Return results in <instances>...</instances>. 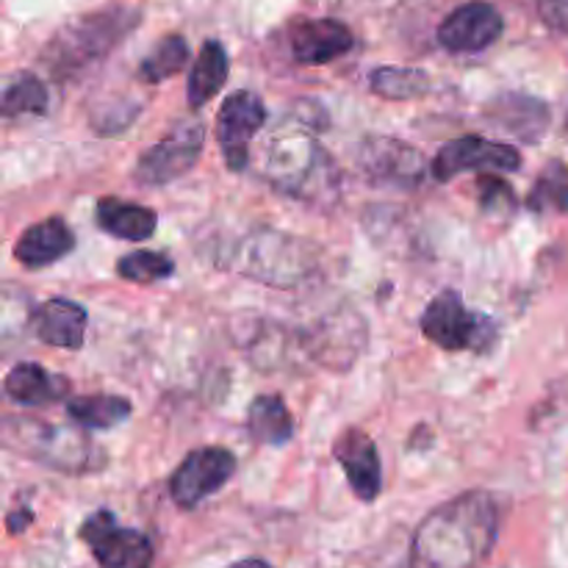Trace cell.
Returning <instances> with one entry per match:
<instances>
[{
	"mask_svg": "<svg viewBox=\"0 0 568 568\" xmlns=\"http://www.w3.org/2000/svg\"><path fill=\"white\" fill-rule=\"evenodd\" d=\"M67 414L75 425L89 427V430H109L133 414V405L114 394H87V397L67 399Z\"/></svg>",
	"mask_w": 568,
	"mask_h": 568,
	"instance_id": "cell-24",
	"label": "cell"
},
{
	"mask_svg": "<svg viewBox=\"0 0 568 568\" xmlns=\"http://www.w3.org/2000/svg\"><path fill=\"white\" fill-rule=\"evenodd\" d=\"M527 209L532 214H566L568 211V164L555 159L538 172L530 194H527Z\"/></svg>",
	"mask_w": 568,
	"mask_h": 568,
	"instance_id": "cell-25",
	"label": "cell"
},
{
	"mask_svg": "<svg viewBox=\"0 0 568 568\" xmlns=\"http://www.w3.org/2000/svg\"><path fill=\"white\" fill-rule=\"evenodd\" d=\"M521 166V155L516 148L503 142H491L483 136H460L444 144L433 159V178L436 181H453L466 170H497L516 172Z\"/></svg>",
	"mask_w": 568,
	"mask_h": 568,
	"instance_id": "cell-12",
	"label": "cell"
},
{
	"mask_svg": "<svg viewBox=\"0 0 568 568\" xmlns=\"http://www.w3.org/2000/svg\"><path fill=\"white\" fill-rule=\"evenodd\" d=\"M227 568H272L266 560H258V558H247V560H239V564L227 566Z\"/></svg>",
	"mask_w": 568,
	"mask_h": 568,
	"instance_id": "cell-33",
	"label": "cell"
},
{
	"mask_svg": "<svg viewBox=\"0 0 568 568\" xmlns=\"http://www.w3.org/2000/svg\"><path fill=\"white\" fill-rule=\"evenodd\" d=\"M499 508L488 491H466L433 508L410 544L414 568H477L497 544Z\"/></svg>",
	"mask_w": 568,
	"mask_h": 568,
	"instance_id": "cell-1",
	"label": "cell"
},
{
	"mask_svg": "<svg viewBox=\"0 0 568 568\" xmlns=\"http://www.w3.org/2000/svg\"><path fill=\"white\" fill-rule=\"evenodd\" d=\"M264 175L297 200H331L338 170L308 133H277L264 159Z\"/></svg>",
	"mask_w": 568,
	"mask_h": 568,
	"instance_id": "cell-3",
	"label": "cell"
},
{
	"mask_svg": "<svg viewBox=\"0 0 568 568\" xmlns=\"http://www.w3.org/2000/svg\"><path fill=\"white\" fill-rule=\"evenodd\" d=\"M233 264H239V272H244L247 277L286 288L303 283L311 275V270L316 266V250L303 239L261 227L242 239L236 255H233Z\"/></svg>",
	"mask_w": 568,
	"mask_h": 568,
	"instance_id": "cell-5",
	"label": "cell"
},
{
	"mask_svg": "<svg viewBox=\"0 0 568 568\" xmlns=\"http://www.w3.org/2000/svg\"><path fill=\"white\" fill-rule=\"evenodd\" d=\"M266 120L264 100L255 92L239 89L227 94L216 114V139H220L222 155H225L227 170L242 172L250 161V142L261 131Z\"/></svg>",
	"mask_w": 568,
	"mask_h": 568,
	"instance_id": "cell-11",
	"label": "cell"
},
{
	"mask_svg": "<svg viewBox=\"0 0 568 568\" xmlns=\"http://www.w3.org/2000/svg\"><path fill=\"white\" fill-rule=\"evenodd\" d=\"M486 116L505 133H514L521 142L532 144L547 136L549 109L538 98L530 94H499L494 103L486 105Z\"/></svg>",
	"mask_w": 568,
	"mask_h": 568,
	"instance_id": "cell-17",
	"label": "cell"
},
{
	"mask_svg": "<svg viewBox=\"0 0 568 568\" xmlns=\"http://www.w3.org/2000/svg\"><path fill=\"white\" fill-rule=\"evenodd\" d=\"M288 44L297 64H331L355 48V37L342 20L320 17V20H300L288 31Z\"/></svg>",
	"mask_w": 568,
	"mask_h": 568,
	"instance_id": "cell-14",
	"label": "cell"
},
{
	"mask_svg": "<svg viewBox=\"0 0 568 568\" xmlns=\"http://www.w3.org/2000/svg\"><path fill=\"white\" fill-rule=\"evenodd\" d=\"M227 72H231V59H227L225 44L209 39V42L200 48L197 61L192 64L186 83V98L192 109H203L211 98H216L222 87L227 81Z\"/></svg>",
	"mask_w": 568,
	"mask_h": 568,
	"instance_id": "cell-22",
	"label": "cell"
},
{
	"mask_svg": "<svg viewBox=\"0 0 568 568\" xmlns=\"http://www.w3.org/2000/svg\"><path fill=\"white\" fill-rule=\"evenodd\" d=\"M369 87L386 100H414L427 94L430 75L416 67H377L369 75Z\"/></svg>",
	"mask_w": 568,
	"mask_h": 568,
	"instance_id": "cell-26",
	"label": "cell"
},
{
	"mask_svg": "<svg viewBox=\"0 0 568 568\" xmlns=\"http://www.w3.org/2000/svg\"><path fill=\"white\" fill-rule=\"evenodd\" d=\"M189 61V42L181 33H166L139 64V81L161 83L178 75Z\"/></svg>",
	"mask_w": 568,
	"mask_h": 568,
	"instance_id": "cell-27",
	"label": "cell"
},
{
	"mask_svg": "<svg viewBox=\"0 0 568 568\" xmlns=\"http://www.w3.org/2000/svg\"><path fill=\"white\" fill-rule=\"evenodd\" d=\"M358 166L377 186L416 189L425 178V159L408 142L394 136H369L358 148Z\"/></svg>",
	"mask_w": 568,
	"mask_h": 568,
	"instance_id": "cell-10",
	"label": "cell"
},
{
	"mask_svg": "<svg viewBox=\"0 0 568 568\" xmlns=\"http://www.w3.org/2000/svg\"><path fill=\"white\" fill-rule=\"evenodd\" d=\"M419 327L427 342L447 349V353L471 349L477 355H486L499 338L497 322L491 316L466 308L455 288H444L427 303Z\"/></svg>",
	"mask_w": 568,
	"mask_h": 568,
	"instance_id": "cell-6",
	"label": "cell"
},
{
	"mask_svg": "<svg viewBox=\"0 0 568 568\" xmlns=\"http://www.w3.org/2000/svg\"><path fill=\"white\" fill-rule=\"evenodd\" d=\"M139 20L142 14L133 6H109V9L75 17L44 44L42 64L59 81L78 78L89 67L103 61L139 26Z\"/></svg>",
	"mask_w": 568,
	"mask_h": 568,
	"instance_id": "cell-2",
	"label": "cell"
},
{
	"mask_svg": "<svg viewBox=\"0 0 568 568\" xmlns=\"http://www.w3.org/2000/svg\"><path fill=\"white\" fill-rule=\"evenodd\" d=\"M31 525H33V510H28V508H17L14 514H9V519H6V527H9L11 536L28 530Z\"/></svg>",
	"mask_w": 568,
	"mask_h": 568,
	"instance_id": "cell-32",
	"label": "cell"
},
{
	"mask_svg": "<svg viewBox=\"0 0 568 568\" xmlns=\"http://www.w3.org/2000/svg\"><path fill=\"white\" fill-rule=\"evenodd\" d=\"M236 475V455L225 447H200L183 458L170 477V497L178 508L192 510L220 491Z\"/></svg>",
	"mask_w": 568,
	"mask_h": 568,
	"instance_id": "cell-9",
	"label": "cell"
},
{
	"mask_svg": "<svg viewBox=\"0 0 568 568\" xmlns=\"http://www.w3.org/2000/svg\"><path fill=\"white\" fill-rule=\"evenodd\" d=\"M98 225L105 233L125 242H148L159 227V216L155 211L144 209L139 203H125L120 197H103L98 203Z\"/></svg>",
	"mask_w": 568,
	"mask_h": 568,
	"instance_id": "cell-21",
	"label": "cell"
},
{
	"mask_svg": "<svg viewBox=\"0 0 568 568\" xmlns=\"http://www.w3.org/2000/svg\"><path fill=\"white\" fill-rule=\"evenodd\" d=\"M333 458L338 460V466L347 475L349 488H353V494L361 503H375L381 497V453H377L375 442L364 430L353 427V430L342 433L338 442L333 444Z\"/></svg>",
	"mask_w": 568,
	"mask_h": 568,
	"instance_id": "cell-15",
	"label": "cell"
},
{
	"mask_svg": "<svg viewBox=\"0 0 568 568\" xmlns=\"http://www.w3.org/2000/svg\"><path fill=\"white\" fill-rule=\"evenodd\" d=\"M78 538L92 549L100 568H150L153 541L144 532L116 525L111 510H94L78 530Z\"/></svg>",
	"mask_w": 568,
	"mask_h": 568,
	"instance_id": "cell-8",
	"label": "cell"
},
{
	"mask_svg": "<svg viewBox=\"0 0 568 568\" xmlns=\"http://www.w3.org/2000/svg\"><path fill=\"white\" fill-rule=\"evenodd\" d=\"M366 338V325L358 314H333L316 327L314 333V355H320L327 366H338L342 369V361L338 355H344L347 366L358 358L361 347H364Z\"/></svg>",
	"mask_w": 568,
	"mask_h": 568,
	"instance_id": "cell-19",
	"label": "cell"
},
{
	"mask_svg": "<svg viewBox=\"0 0 568 568\" xmlns=\"http://www.w3.org/2000/svg\"><path fill=\"white\" fill-rule=\"evenodd\" d=\"M72 247H75V233L61 216H50L20 233L14 244V258L28 270H39V266H50L64 258Z\"/></svg>",
	"mask_w": 568,
	"mask_h": 568,
	"instance_id": "cell-18",
	"label": "cell"
},
{
	"mask_svg": "<svg viewBox=\"0 0 568 568\" xmlns=\"http://www.w3.org/2000/svg\"><path fill=\"white\" fill-rule=\"evenodd\" d=\"M6 447L14 453L26 455V458L39 460L42 466L59 471H89L100 466L103 453L92 447L83 433L67 425H48V422L37 419V416H9L3 427Z\"/></svg>",
	"mask_w": 568,
	"mask_h": 568,
	"instance_id": "cell-4",
	"label": "cell"
},
{
	"mask_svg": "<svg viewBox=\"0 0 568 568\" xmlns=\"http://www.w3.org/2000/svg\"><path fill=\"white\" fill-rule=\"evenodd\" d=\"M175 264H172L170 255L155 253V250H136V253L122 255L120 264H116V275L122 281L139 283V286H150V283H159L172 277Z\"/></svg>",
	"mask_w": 568,
	"mask_h": 568,
	"instance_id": "cell-29",
	"label": "cell"
},
{
	"mask_svg": "<svg viewBox=\"0 0 568 568\" xmlns=\"http://www.w3.org/2000/svg\"><path fill=\"white\" fill-rule=\"evenodd\" d=\"M205 142V125L200 120H183L166 133L161 142L144 150L139 155L136 166H133V178L142 186H164L175 178L186 175L194 164H197L200 153H203Z\"/></svg>",
	"mask_w": 568,
	"mask_h": 568,
	"instance_id": "cell-7",
	"label": "cell"
},
{
	"mask_svg": "<svg viewBox=\"0 0 568 568\" xmlns=\"http://www.w3.org/2000/svg\"><path fill=\"white\" fill-rule=\"evenodd\" d=\"M536 6L549 28L568 33V0H536Z\"/></svg>",
	"mask_w": 568,
	"mask_h": 568,
	"instance_id": "cell-31",
	"label": "cell"
},
{
	"mask_svg": "<svg viewBox=\"0 0 568 568\" xmlns=\"http://www.w3.org/2000/svg\"><path fill=\"white\" fill-rule=\"evenodd\" d=\"M3 388L20 405H50L70 394V381L39 364H17L6 375Z\"/></svg>",
	"mask_w": 568,
	"mask_h": 568,
	"instance_id": "cell-20",
	"label": "cell"
},
{
	"mask_svg": "<svg viewBox=\"0 0 568 568\" xmlns=\"http://www.w3.org/2000/svg\"><path fill=\"white\" fill-rule=\"evenodd\" d=\"M477 194H480V209L486 214H514L516 211L514 186L499 175L477 178Z\"/></svg>",
	"mask_w": 568,
	"mask_h": 568,
	"instance_id": "cell-30",
	"label": "cell"
},
{
	"mask_svg": "<svg viewBox=\"0 0 568 568\" xmlns=\"http://www.w3.org/2000/svg\"><path fill=\"white\" fill-rule=\"evenodd\" d=\"M247 430L258 444L283 447L294 436V419L277 394H261L250 403Z\"/></svg>",
	"mask_w": 568,
	"mask_h": 568,
	"instance_id": "cell-23",
	"label": "cell"
},
{
	"mask_svg": "<svg viewBox=\"0 0 568 568\" xmlns=\"http://www.w3.org/2000/svg\"><path fill=\"white\" fill-rule=\"evenodd\" d=\"M31 327L33 336L48 347L81 349L83 336H87V311L72 300L53 297L37 305L31 314Z\"/></svg>",
	"mask_w": 568,
	"mask_h": 568,
	"instance_id": "cell-16",
	"label": "cell"
},
{
	"mask_svg": "<svg viewBox=\"0 0 568 568\" xmlns=\"http://www.w3.org/2000/svg\"><path fill=\"white\" fill-rule=\"evenodd\" d=\"M505 31V20L486 0H469L449 11L438 26V44L449 53H480Z\"/></svg>",
	"mask_w": 568,
	"mask_h": 568,
	"instance_id": "cell-13",
	"label": "cell"
},
{
	"mask_svg": "<svg viewBox=\"0 0 568 568\" xmlns=\"http://www.w3.org/2000/svg\"><path fill=\"white\" fill-rule=\"evenodd\" d=\"M566 131H568V120H566Z\"/></svg>",
	"mask_w": 568,
	"mask_h": 568,
	"instance_id": "cell-34",
	"label": "cell"
},
{
	"mask_svg": "<svg viewBox=\"0 0 568 568\" xmlns=\"http://www.w3.org/2000/svg\"><path fill=\"white\" fill-rule=\"evenodd\" d=\"M0 109L6 116L44 114L48 111V87L33 72H14L3 87Z\"/></svg>",
	"mask_w": 568,
	"mask_h": 568,
	"instance_id": "cell-28",
	"label": "cell"
}]
</instances>
